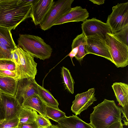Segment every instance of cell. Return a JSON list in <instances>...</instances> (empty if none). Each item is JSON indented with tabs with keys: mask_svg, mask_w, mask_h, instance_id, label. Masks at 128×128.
<instances>
[{
	"mask_svg": "<svg viewBox=\"0 0 128 128\" xmlns=\"http://www.w3.org/2000/svg\"><path fill=\"white\" fill-rule=\"evenodd\" d=\"M36 0H0V26L10 30L30 18L32 5Z\"/></svg>",
	"mask_w": 128,
	"mask_h": 128,
	"instance_id": "cell-1",
	"label": "cell"
},
{
	"mask_svg": "<svg viewBox=\"0 0 128 128\" xmlns=\"http://www.w3.org/2000/svg\"><path fill=\"white\" fill-rule=\"evenodd\" d=\"M93 108L90 123L94 128H107L122 120V108L117 106L114 100L105 99Z\"/></svg>",
	"mask_w": 128,
	"mask_h": 128,
	"instance_id": "cell-2",
	"label": "cell"
},
{
	"mask_svg": "<svg viewBox=\"0 0 128 128\" xmlns=\"http://www.w3.org/2000/svg\"><path fill=\"white\" fill-rule=\"evenodd\" d=\"M18 46L33 57L44 60L51 56L52 49L40 36L32 35L20 34Z\"/></svg>",
	"mask_w": 128,
	"mask_h": 128,
	"instance_id": "cell-3",
	"label": "cell"
},
{
	"mask_svg": "<svg viewBox=\"0 0 128 128\" xmlns=\"http://www.w3.org/2000/svg\"><path fill=\"white\" fill-rule=\"evenodd\" d=\"M16 51L18 56L20 64L16 67V80L24 78L35 79L37 73V64L34 57L23 50L18 46Z\"/></svg>",
	"mask_w": 128,
	"mask_h": 128,
	"instance_id": "cell-4",
	"label": "cell"
},
{
	"mask_svg": "<svg viewBox=\"0 0 128 128\" xmlns=\"http://www.w3.org/2000/svg\"><path fill=\"white\" fill-rule=\"evenodd\" d=\"M106 40L114 63L117 68L128 65V46L116 39L112 33H107Z\"/></svg>",
	"mask_w": 128,
	"mask_h": 128,
	"instance_id": "cell-5",
	"label": "cell"
},
{
	"mask_svg": "<svg viewBox=\"0 0 128 128\" xmlns=\"http://www.w3.org/2000/svg\"><path fill=\"white\" fill-rule=\"evenodd\" d=\"M74 0H58L54 2L42 22L40 28L45 31L50 29L63 16L72 8Z\"/></svg>",
	"mask_w": 128,
	"mask_h": 128,
	"instance_id": "cell-6",
	"label": "cell"
},
{
	"mask_svg": "<svg viewBox=\"0 0 128 128\" xmlns=\"http://www.w3.org/2000/svg\"><path fill=\"white\" fill-rule=\"evenodd\" d=\"M107 24L112 34L115 33L128 26V2L118 3L112 7L108 16Z\"/></svg>",
	"mask_w": 128,
	"mask_h": 128,
	"instance_id": "cell-7",
	"label": "cell"
},
{
	"mask_svg": "<svg viewBox=\"0 0 128 128\" xmlns=\"http://www.w3.org/2000/svg\"><path fill=\"white\" fill-rule=\"evenodd\" d=\"M86 38V49L88 54H92L101 56L113 63L106 40L98 34Z\"/></svg>",
	"mask_w": 128,
	"mask_h": 128,
	"instance_id": "cell-8",
	"label": "cell"
},
{
	"mask_svg": "<svg viewBox=\"0 0 128 128\" xmlns=\"http://www.w3.org/2000/svg\"><path fill=\"white\" fill-rule=\"evenodd\" d=\"M81 25L82 33L86 37L98 34L106 40V34L112 33L106 23L95 18L86 19Z\"/></svg>",
	"mask_w": 128,
	"mask_h": 128,
	"instance_id": "cell-9",
	"label": "cell"
},
{
	"mask_svg": "<svg viewBox=\"0 0 128 128\" xmlns=\"http://www.w3.org/2000/svg\"><path fill=\"white\" fill-rule=\"evenodd\" d=\"M37 84L35 79L26 78L18 80L14 96L15 100L22 105L28 97L38 94Z\"/></svg>",
	"mask_w": 128,
	"mask_h": 128,
	"instance_id": "cell-10",
	"label": "cell"
},
{
	"mask_svg": "<svg viewBox=\"0 0 128 128\" xmlns=\"http://www.w3.org/2000/svg\"><path fill=\"white\" fill-rule=\"evenodd\" d=\"M95 91L94 88H92L86 92L76 95L71 107V110L75 115L80 114L97 100Z\"/></svg>",
	"mask_w": 128,
	"mask_h": 128,
	"instance_id": "cell-11",
	"label": "cell"
},
{
	"mask_svg": "<svg viewBox=\"0 0 128 128\" xmlns=\"http://www.w3.org/2000/svg\"><path fill=\"white\" fill-rule=\"evenodd\" d=\"M117 101L122 107L123 124H128V85L122 82H115L112 86Z\"/></svg>",
	"mask_w": 128,
	"mask_h": 128,
	"instance_id": "cell-12",
	"label": "cell"
},
{
	"mask_svg": "<svg viewBox=\"0 0 128 128\" xmlns=\"http://www.w3.org/2000/svg\"><path fill=\"white\" fill-rule=\"evenodd\" d=\"M53 0H36L32 6L30 18L34 24L38 25L42 22L54 3Z\"/></svg>",
	"mask_w": 128,
	"mask_h": 128,
	"instance_id": "cell-13",
	"label": "cell"
},
{
	"mask_svg": "<svg viewBox=\"0 0 128 128\" xmlns=\"http://www.w3.org/2000/svg\"><path fill=\"white\" fill-rule=\"evenodd\" d=\"M89 16V13L86 9L77 6L72 8L68 12L58 20L54 26L70 22H83L87 19Z\"/></svg>",
	"mask_w": 128,
	"mask_h": 128,
	"instance_id": "cell-14",
	"label": "cell"
},
{
	"mask_svg": "<svg viewBox=\"0 0 128 128\" xmlns=\"http://www.w3.org/2000/svg\"><path fill=\"white\" fill-rule=\"evenodd\" d=\"M0 102L5 119H10L17 116L22 105L14 97L2 94L0 97Z\"/></svg>",
	"mask_w": 128,
	"mask_h": 128,
	"instance_id": "cell-15",
	"label": "cell"
},
{
	"mask_svg": "<svg viewBox=\"0 0 128 128\" xmlns=\"http://www.w3.org/2000/svg\"><path fill=\"white\" fill-rule=\"evenodd\" d=\"M57 124L61 128H94L90 123L84 122L77 115H72L59 120Z\"/></svg>",
	"mask_w": 128,
	"mask_h": 128,
	"instance_id": "cell-16",
	"label": "cell"
},
{
	"mask_svg": "<svg viewBox=\"0 0 128 128\" xmlns=\"http://www.w3.org/2000/svg\"><path fill=\"white\" fill-rule=\"evenodd\" d=\"M22 105L35 110L40 114L46 117V105L38 94L28 97L23 102Z\"/></svg>",
	"mask_w": 128,
	"mask_h": 128,
	"instance_id": "cell-17",
	"label": "cell"
},
{
	"mask_svg": "<svg viewBox=\"0 0 128 128\" xmlns=\"http://www.w3.org/2000/svg\"><path fill=\"white\" fill-rule=\"evenodd\" d=\"M18 80L11 77L0 76V91L3 94L14 96Z\"/></svg>",
	"mask_w": 128,
	"mask_h": 128,
	"instance_id": "cell-18",
	"label": "cell"
},
{
	"mask_svg": "<svg viewBox=\"0 0 128 128\" xmlns=\"http://www.w3.org/2000/svg\"><path fill=\"white\" fill-rule=\"evenodd\" d=\"M86 37L82 33L77 35L73 40L72 48L78 47V51L74 57L80 62L82 60L84 57L88 54L86 50Z\"/></svg>",
	"mask_w": 128,
	"mask_h": 128,
	"instance_id": "cell-19",
	"label": "cell"
},
{
	"mask_svg": "<svg viewBox=\"0 0 128 128\" xmlns=\"http://www.w3.org/2000/svg\"><path fill=\"white\" fill-rule=\"evenodd\" d=\"M37 113L35 110L21 105L17 114L19 120V124H26L32 123L35 121Z\"/></svg>",
	"mask_w": 128,
	"mask_h": 128,
	"instance_id": "cell-20",
	"label": "cell"
},
{
	"mask_svg": "<svg viewBox=\"0 0 128 128\" xmlns=\"http://www.w3.org/2000/svg\"><path fill=\"white\" fill-rule=\"evenodd\" d=\"M38 95L46 105L57 109L59 104L50 92L40 85L37 84Z\"/></svg>",
	"mask_w": 128,
	"mask_h": 128,
	"instance_id": "cell-21",
	"label": "cell"
},
{
	"mask_svg": "<svg viewBox=\"0 0 128 128\" xmlns=\"http://www.w3.org/2000/svg\"><path fill=\"white\" fill-rule=\"evenodd\" d=\"M0 42L6 46L12 51L16 50L17 46L13 39L10 30L6 28L0 26Z\"/></svg>",
	"mask_w": 128,
	"mask_h": 128,
	"instance_id": "cell-22",
	"label": "cell"
},
{
	"mask_svg": "<svg viewBox=\"0 0 128 128\" xmlns=\"http://www.w3.org/2000/svg\"><path fill=\"white\" fill-rule=\"evenodd\" d=\"M61 74L65 88L70 93L73 94L75 82L69 70L63 66L61 69Z\"/></svg>",
	"mask_w": 128,
	"mask_h": 128,
	"instance_id": "cell-23",
	"label": "cell"
},
{
	"mask_svg": "<svg viewBox=\"0 0 128 128\" xmlns=\"http://www.w3.org/2000/svg\"><path fill=\"white\" fill-rule=\"evenodd\" d=\"M46 116L48 119L58 122L66 116V114L59 109L48 106H46Z\"/></svg>",
	"mask_w": 128,
	"mask_h": 128,
	"instance_id": "cell-24",
	"label": "cell"
},
{
	"mask_svg": "<svg viewBox=\"0 0 128 128\" xmlns=\"http://www.w3.org/2000/svg\"><path fill=\"white\" fill-rule=\"evenodd\" d=\"M19 120L17 116L0 121V128H13L18 126Z\"/></svg>",
	"mask_w": 128,
	"mask_h": 128,
	"instance_id": "cell-25",
	"label": "cell"
},
{
	"mask_svg": "<svg viewBox=\"0 0 128 128\" xmlns=\"http://www.w3.org/2000/svg\"><path fill=\"white\" fill-rule=\"evenodd\" d=\"M112 34L120 42L128 46V26L118 32Z\"/></svg>",
	"mask_w": 128,
	"mask_h": 128,
	"instance_id": "cell-26",
	"label": "cell"
},
{
	"mask_svg": "<svg viewBox=\"0 0 128 128\" xmlns=\"http://www.w3.org/2000/svg\"><path fill=\"white\" fill-rule=\"evenodd\" d=\"M35 121L39 128H50L52 125L48 118L38 113L36 116Z\"/></svg>",
	"mask_w": 128,
	"mask_h": 128,
	"instance_id": "cell-27",
	"label": "cell"
},
{
	"mask_svg": "<svg viewBox=\"0 0 128 128\" xmlns=\"http://www.w3.org/2000/svg\"><path fill=\"white\" fill-rule=\"evenodd\" d=\"M16 69V65L12 60H0V70H8L15 72Z\"/></svg>",
	"mask_w": 128,
	"mask_h": 128,
	"instance_id": "cell-28",
	"label": "cell"
},
{
	"mask_svg": "<svg viewBox=\"0 0 128 128\" xmlns=\"http://www.w3.org/2000/svg\"><path fill=\"white\" fill-rule=\"evenodd\" d=\"M12 51L6 46L0 42V60H11Z\"/></svg>",
	"mask_w": 128,
	"mask_h": 128,
	"instance_id": "cell-29",
	"label": "cell"
},
{
	"mask_svg": "<svg viewBox=\"0 0 128 128\" xmlns=\"http://www.w3.org/2000/svg\"><path fill=\"white\" fill-rule=\"evenodd\" d=\"M0 76L12 78L16 80V72L14 71L8 70H0Z\"/></svg>",
	"mask_w": 128,
	"mask_h": 128,
	"instance_id": "cell-30",
	"label": "cell"
},
{
	"mask_svg": "<svg viewBox=\"0 0 128 128\" xmlns=\"http://www.w3.org/2000/svg\"><path fill=\"white\" fill-rule=\"evenodd\" d=\"M11 58V60L15 63L16 67L20 65V62L19 56L16 50L12 51Z\"/></svg>",
	"mask_w": 128,
	"mask_h": 128,
	"instance_id": "cell-31",
	"label": "cell"
},
{
	"mask_svg": "<svg viewBox=\"0 0 128 128\" xmlns=\"http://www.w3.org/2000/svg\"><path fill=\"white\" fill-rule=\"evenodd\" d=\"M18 128H39L36 121L30 124H18Z\"/></svg>",
	"mask_w": 128,
	"mask_h": 128,
	"instance_id": "cell-32",
	"label": "cell"
},
{
	"mask_svg": "<svg viewBox=\"0 0 128 128\" xmlns=\"http://www.w3.org/2000/svg\"><path fill=\"white\" fill-rule=\"evenodd\" d=\"M78 51V47L77 46H76L72 49V50L68 55V56H69L70 58L72 63L73 62L72 61V59L76 55Z\"/></svg>",
	"mask_w": 128,
	"mask_h": 128,
	"instance_id": "cell-33",
	"label": "cell"
},
{
	"mask_svg": "<svg viewBox=\"0 0 128 128\" xmlns=\"http://www.w3.org/2000/svg\"><path fill=\"white\" fill-rule=\"evenodd\" d=\"M123 126V124L121 121L112 124L107 128H124Z\"/></svg>",
	"mask_w": 128,
	"mask_h": 128,
	"instance_id": "cell-34",
	"label": "cell"
},
{
	"mask_svg": "<svg viewBox=\"0 0 128 128\" xmlns=\"http://www.w3.org/2000/svg\"><path fill=\"white\" fill-rule=\"evenodd\" d=\"M94 4L98 5H100L104 3L105 0H90Z\"/></svg>",
	"mask_w": 128,
	"mask_h": 128,
	"instance_id": "cell-35",
	"label": "cell"
},
{
	"mask_svg": "<svg viewBox=\"0 0 128 128\" xmlns=\"http://www.w3.org/2000/svg\"><path fill=\"white\" fill-rule=\"evenodd\" d=\"M5 119L4 114L0 100V121Z\"/></svg>",
	"mask_w": 128,
	"mask_h": 128,
	"instance_id": "cell-36",
	"label": "cell"
},
{
	"mask_svg": "<svg viewBox=\"0 0 128 128\" xmlns=\"http://www.w3.org/2000/svg\"><path fill=\"white\" fill-rule=\"evenodd\" d=\"M50 128H61L57 124L52 125Z\"/></svg>",
	"mask_w": 128,
	"mask_h": 128,
	"instance_id": "cell-37",
	"label": "cell"
},
{
	"mask_svg": "<svg viewBox=\"0 0 128 128\" xmlns=\"http://www.w3.org/2000/svg\"><path fill=\"white\" fill-rule=\"evenodd\" d=\"M2 93L0 92V97L1 95L2 94Z\"/></svg>",
	"mask_w": 128,
	"mask_h": 128,
	"instance_id": "cell-38",
	"label": "cell"
},
{
	"mask_svg": "<svg viewBox=\"0 0 128 128\" xmlns=\"http://www.w3.org/2000/svg\"><path fill=\"white\" fill-rule=\"evenodd\" d=\"M18 128V126L17 127H15V128Z\"/></svg>",
	"mask_w": 128,
	"mask_h": 128,
	"instance_id": "cell-39",
	"label": "cell"
},
{
	"mask_svg": "<svg viewBox=\"0 0 128 128\" xmlns=\"http://www.w3.org/2000/svg\"></svg>",
	"mask_w": 128,
	"mask_h": 128,
	"instance_id": "cell-40",
	"label": "cell"
}]
</instances>
